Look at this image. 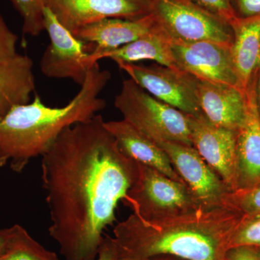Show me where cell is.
<instances>
[{
  "label": "cell",
  "mask_w": 260,
  "mask_h": 260,
  "mask_svg": "<svg viewBox=\"0 0 260 260\" xmlns=\"http://www.w3.org/2000/svg\"><path fill=\"white\" fill-rule=\"evenodd\" d=\"M155 143L167 153L173 167L200 204L207 208L227 205V198L232 191L196 149L175 142Z\"/></svg>",
  "instance_id": "obj_10"
},
{
  "label": "cell",
  "mask_w": 260,
  "mask_h": 260,
  "mask_svg": "<svg viewBox=\"0 0 260 260\" xmlns=\"http://www.w3.org/2000/svg\"><path fill=\"white\" fill-rule=\"evenodd\" d=\"M247 216L233 207L202 208L155 220L132 213L110 238L116 260L172 256L184 260H225L234 234Z\"/></svg>",
  "instance_id": "obj_2"
},
{
  "label": "cell",
  "mask_w": 260,
  "mask_h": 260,
  "mask_svg": "<svg viewBox=\"0 0 260 260\" xmlns=\"http://www.w3.org/2000/svg\"><path fill=\"white\" fill-rule=\"evenodd\" d=\"M156 25L152 14L137 19L107 18L83 26L75 37L93 45L87 61L93 66L97 58L104 53L114 50L140 39Z\"/></svg>",
  "instance_id": "obj_13"
},
{
  "label": "cell",
  "mask_w": 260,
  "mask_h": 260,
  "mask_svg": "<svg viewBox=\"0 0 260 260\" xmlns=\"http://www.w3.org/2000/svg\"><path fill=\"white\" fill-rule=\"evenodd\" d=\"M157 23L174 42H212L232 47V26L191 0H149Z\"/></svg>",
  "instance_id": "obj_6"
},
{
  "label": "cell",
  "mask_w": 260,
  "mask_h": 260,
  "mask_svg": "<svg viewBox=\"0 0 260 260\" xmlns=\"http://www.w3.org/2000/svg\"><path fill=\"white\" fill-rule=\"evenodd\" d=\"M227 205L248 215L260 214V184L252 188L232 191L228 196Z\"/></svg>",
  "instance_id": "obj_22"
},
{
  "label": "cell",
  "mask_w": 260,
  "mask_h": 260,
  "mask_svg": "<svg viewBox=\"0 0 260 260\" xmlns=\"http://www.w3.org/2000/svg\"><path fill=\"white\" fill-rule=\"evenodd\" d=\"M150 260H184L181 258L175 257L172 256H158L152 258Z\"/></svg>",
  "instance_id": "obj_31"
},
{
  "label": "cell",
  "mask_w": 260,
  "mask_h": 260,
  "mask_svg": "<svg viewBox=\"0 0 260 260\" xmlns=\"http://www.w3.org/2000/svg\"><path fill=\"white\" fill-rule=\"evenodd\" d=\"M23 19L25 35L38 37L44 30V0H10Z\"/></svg>",
  "instance_id": "obj_21"
},
{
  "label": "cell",
  "mask_w": 260,
  "mask_h": 260,
  "mask_svg": "<svg viewBox=\"0 0 260 260\" xmlns=\"http://www.w3.org/2000/svg\"><path fill=\"white\" fill-rule=\"evenodd\" d=\"M0 260H60L55 253L37 242L21 225H14V234Z\"/></svg>",
  "instance_id": "obj_20"
},
{
  "label": "cell",
  "mask_w": 260,
  "mask_h": 260,
  "mask_svg": "<svg viewBox=\"0 0 260 260\" xmlns=\"http://www.w3.org/2000/svg\"><path fill=\"white\" fill-rule=\"evenodd\" d=\"M172 51L178 69L202 81L243 90L233 62L230 46L212 42L172 41Z\"/></svg>",
  "instance_id": "obj_9"
},
{
  "label": "cell",
  "mask_w": 260,
  "mask_h": 260,
  "mask_svg": "<svg viewBox=\"0 0 260 260\" xmlns=\"http://www.w3.org/2000/svg\"><path fill=\"white\" fill-rule=\"evenodd\" d=\"M32 59L16 54L0 61V119L12 109L28 104L36 90Z\"/></svg>",
  "instance_id": "obj_18"
},
{
  "label": "cell",
  "mask_w": 260,
  "mask_h": 260,
  "mask_svg": "<svg viewBox=\"0 0 260 260\" xmlns=\"http://www.w3.org/2000/svg\"><path fill=\"white\" fill-rule=\"evenodd\" d=\"M114 107L127 121L154 142L170 141L192 146L189 117L158 100L134 80H124Z\"/></svg>",
  "instance_id": "obj_4"
},
{
  "label": "cell",
  "mask_w": 260,
  "mask_h": 260,
  "mask_svg": "<svg viewBox=\"0 0 260 260\" xmlns=\"http://www.w3.org/2000/svg\"><path fill=\"white\" fill-rule=\"evenodd\" d=\"M126 156L161 172L164 175L185 184L173 167L167 153L155 142L143 134L127 121H109L104 122Z\"/></svg>",
  "instance_id": "obj_16"
},
{
  "label": "cell",
  "mask_w": 260,
  "mask_h": 260,
  "mask_svg": "<svg viewBox=\"0 0 260 260\" xmlns=\"http://www.w3.org/2000/svg\"><path fill=\"white\" fill-rule=\"evenodd\" d=\"M227 260H259L254 251L248 246H238L232 248L228 251Z\"/></svg>",
  "instance_id": "obj_27"
},
{
  "label": "cell",
  "mask_w": 260,
  "mask_h": 260,
  "mask_svg": "<svg viewBox=\"0 0 260 260\" xmlns=\"http://www.w3.org/2000/svg\"><path fill=\"white\" fill-rule=\"evenodd\" d=\"M137 167L136 177L124 201L140 218L155 220L204 207L184 183L144 164L137 162Z\"/></svg>",
  "instance_id": "obj_5"
},
{
  "label": "cell",
  "mask_w": 260,
  "mask_h": 260,
  "mask_svg": "<svg viewBox=\"0 0 260 260\" xmlns=\"http://www.w3.org/2000/svg\"><path fill=\"white\" fill-rule=\"evenodd\" d=\"M236 16L248 18L260 15V0H229Z\"/></svg>",
  "instance_id": "obj_26"
},
{
  "label": "cell",
  "mask_w": 260,
  "mask_h": 260,
  "mask_svg": "<svg viewBox=\"0 0 260 260\" xmlns=\"http://www.w3.org/2000/svg\"><path fill=\"white\" fill-rule=\"evenodd\" d=\"M93 260H116V254L110 238L104 239L96 257Z\"/></svg>",
  "instance_id": "obj_28"
},
{
  "label": "cell",
  "mask_w": 260,
  "mask_h": 260,
  "mask_svg": "<svg viewBox=\"0 0 260 260\" xmlns=\"http://www.w3.org/2000/svg\"><path fill=\"white\" fill-rule=\"evenodd\" d=\"M112 59L116 63H136L152 60L169 68H176L172 51V40L156 22L153 30L133 42L114 50L107 51L97 58Z\"/></svg>",
  "instance_id": "obj_19"
},
{
  "label": "cell",
  "mask_w": 260,
  "mask_h": 260,
  "mask_svg": "<svg viewBox=\"0 0 260 260\" xmlns=\"http://www.w3.org/2000/svg\"><path fill=\"white\" fill-rule=\"evenodd\" d=\"M191 2L230 24L237 16L229 0H191Z\"/></svg>",
  "instance_id": "obj_25"
},
{
  "label": "cell",
  "mask_w": 260,
  "mask_h": 260,
  "mask_svg": "<svg viewBox=\"0 0 260 260\" xmlns=\"http://www.w3.org/2000/svg\"><path fill=\"white\" fill-rule=\"evenodd\" d=\"M44 4L73 35L104 19H137L151 14L149 0H44Z\"/></svg>",
  "instance_id": "obj_11"
},
{
  "label": "cell",
  "mask_w": 260,
  "mask_h": 260,
  "mask_svg": "<svg viewBox=\"0 0 260 260\" xmlns=\"http://www.w3.org/2000/svg\"><path fill=\"white\" fill-rule=\"evenodd\" d=\"M44 30L50 43L40 61L43 74L49 78L70 79L82 86L94 65L87 61L93 45L78 40L47 7L44 9Z\"/></svg>",
  "instance_id": "obj_8"
},
{
  "label": "cell",
  "mask_w": 260,
  "mask_h": 260,
  "mask_svg": "<svg viewBox=\"0 0 260 260\" xmlns=\"http://www.w3.org/2000/svg\"><path fill=\"white\" fill-rule=\"evenodd\" d=\"M18 37L10 30L0 15V61L8 60L18 54Z\"/></svg>",
  "instance_id": "obj_24"
},
{
  "label": "cell",
  "mask_w": 260,
  "mask_h": 260,
  "mask_svg": "<svg viewBox=\"0 0 260 260\" xmlns=\"http://www.w3.org/2000/svg\"><path fill=\"white\" fill-rule=\"evenodd\" d=\"M110 79V72L97 62L64 107H48L36 94L32 102L12 109L0 119V167L20 174L32 159L47 153L65 129L104 110L107 103L100 94Z\"/></svg>",
  "instance_id": "obj_3"
},
{
  "label": "cell",
  "mask_w": 260,
  "mask_h": 260,
  "mask_svg": "<svg viewBox=\"0 0 260 260\" xmlns=\"http://www.w3.org/2000/svg\"><path fill=\"white\" fill-rule=\"evenodd\" d=\"M141 88L158 100L190 116L202 112L197 97L198 79L178 68L160 64L142 66L116 63Z\"/></svg>",
  "instance_id": "obj_7"
},
{
  "label": "cell",
  "mask_w": 260,
  "mask_h": 260,
  "mask_svg": "<svg viewBox=\"0 0 260 260\" xmlns=\"http://www.w3.org/2000/svg\"><path fill=\"white\" fill-rule=\"evenodd\" d=\"M189 117L193 148L231 191H237V133L212 124L203 114Z\"/></svg>",
  "instance_id": "obj_12"
},
{
  "label": "cell",
  "mask_w": 260,
  "mask_h": 260,
  "mask_svg": "<svg viewBox=\"0 0 260 260\" xmlns=\"http://www.w3.org/2000/svg\"><path fill=\"white\" fill-rule=\"evenodd\" d=\"M245 221L234 234L230 249L238 246L260 245V217Z\"/></svg>",
  "instance_id": "obj_23"
},
{
  "label": "cell",
  "mask_w": 260,
  "mask_h": 260,
  "mask_svg": "<svg viewBox=\"0 0 260 260\" xmlns=\"http://www.w3.org/2000/svg\"><path fill=\"white\" fill-rule=\"evenodd\" d=\"M259 246H260V245H259Z\"/></svg>",
  "instance_id": "obj_33"
},
{
  "label": "cell",
  "mask_w": 260,
  "mask_h": 260,
  "mask_svg": "<svg viewBox=\"0 0 260 260\" xmlns=\"http://www.w3.org/2000/svg\"><path fill=\"white\" fill-rule=\"evenodd\" d=\"M197 97L203 115L212 124L237 133L246 116L245 91L198 80Z\"/></svg>",
  "instance_id": "obj_15"
},
{
  "label": "cell",
  "mask_w": 260,
  "mask_h": 260,
  "mask_svg": "<svg viewBox=\"0 0 260 260\" xmlns=\"http://www.w3.org/2000/svg\"><path fill=\"white\" fill-rule=\"evenodd\" d=\"M100 114L65 129L42 157L49 234L64 260H93L137 175Z\"/></svg>",
  "instance_id": "obj_1"
},
{
  "label": "cell",
  "mask_w": 260,
  "mask_h": 260,
  "mask_svg": "<svg viewBox=\"0 0 260 260\" xmlns=\"http://www.w3.org/2000/svg\"><path fill=\"white\" fill-rule=\"evenodd\" d=\"M258 259L260 260V255L258 256Z\"/></svg>",
  "instance_id": "obj_32"
},
{
  "label": "cell",
  "mask_w": 260,
  "mask_h": 260,
  "mask_svg": "<svg viewBox=\"0 0 260 260\" xmlns=\"http://www.w3.org/2000/svg\"><path fill=\"white\" fill-rule=\"evenodd\" d=\"M256 76L246 90L245 119L237 133V190L260 184V116L255 97Z\"/></svg>",
  "instance_id": "obj_14"
},
{
  "label": "cell",
  "mask_w": 260,
  "mask_h": 260,
  "mask_svg": "<svg viewBox=\"0 0 260 260\" xmlns=\"http://www.w3.org/2000/svg\"><path fill=\"white\" fill-rule=\"evenodd\" d=\"M255 97L256 106H257L258 112L260 116V67L256 73L255 83Z\"/></svg>",
  "instance_id": "obj_30"
},
{
  "label": "cell",
  "mask_w": 260,
  "mask_h": 260,
  "mask_svg": "<svg viewBox=\"0 0 260 260\" xmlns=\"http://www.w3.org/2000/svg\"><path fill=\"white\" fill-rule=\"evenodd\" d=\"M14 234V225L7 229H0V256L6 250Z\"/></svg>",
  "instance_id": "obj_29"
},
{
  "label": "cell",
  "mask_w": 260,
  "mask_h": 260,
  "mask_svg": "<svg viewBox=\"0 0 260 260\" xmlns=\"http://www.w3.org/2000/svg\"><path fill=\"white\" fill-rule=\"evenodd\" d=\"M234 41L231 52L243 90L246 91L260 67V15L236 18L230 23Z\"/></svg>",
  "instance_id": "obj_17"
}]
</instances>
